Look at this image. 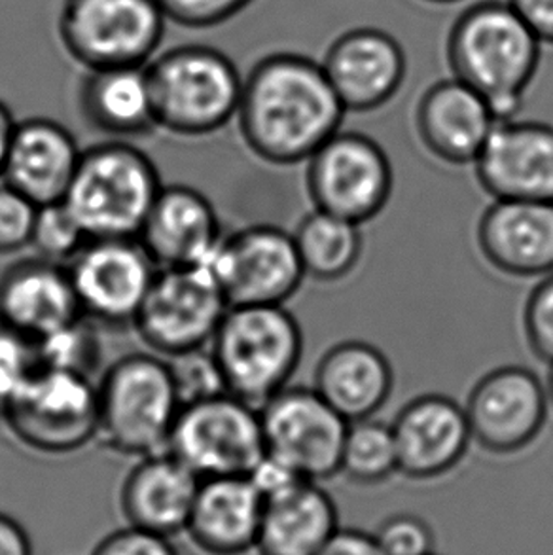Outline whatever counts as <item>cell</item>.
I'll use <instances>...</instances> for the list:
<instances>
[{
    "label": "cell",
    "mask_w": 553,
    "mask_h": 555,
    "mask_svg": "<svg viewBox=\"0 0 553 555\" xmlns=\"http://www.w3.org/2000/svg\"><path fill=\"white\" fill-rule=\"evenodd\" d=\"M167 20L184 29H213L245 12L255 0H157Z\"/></svg>",
    "instance_id": "d590c367"
},
{
    "label": "cell",
    "mask_w": 553,
    "mask_h": 555,
    "mask_svg": "<svg viewBox=\"0 0 553 555\" xmlns=\"http://www.w3.org/2000/svg\"><path fill=\"white\" fill-rule=\"evenodd\" d=\"M497 121L486 99L453 76L428 86L415 106L421 143L449 166L474 164Z\"/></svg>",
    "instance_id": "7402d4cb"
},
{
    "label": "cell",
    "mask_w": 553,
    "mask_h": 555,
    "mask_svg": "<svg viewBox=\"0 0 553 555\" xmlns=\"http://www.w3.org/2000/svg\"><path fill=\"white\" fill-rule=\"evenodd\" d=\"M395 372L382 349L349 339L322 354L313 375V389L345 420H368L387 404Z\"/></svg>",
    "instance_id": "484cf974"
},
{
    "label": "cell",
    "mask_w": 553,
    "mask_h": 555,
    "mask_svg": "<svg viewBox=\"0 0 553 555\" xmlns=\"http://www.w3.org/2000/svg\"><path fill=\"white\" fill-rule=\"evenodd\" d=\"M202 480L169 451L137 459L120 488L128 526L172 539L184 533Z\"/></svg>",
    "instance_id": "d4e9b609"
},
{
    "label": "cell",
    "mask_w": 553,
    "mask_h": 555,
    "mask_svg": "<svg viewBox=\"0 0 553 555\" xmlns=\"http://www.w3.org/2000/svg\"><path fill=\"white\" fill-rule=\"evenodd\" d=\"M263 496L248 476L202 480L188 518L190 542L205 555H245L256 548Z\"/></svg>",
    "instance_id": "cb8c5ba5"
},
{
    "label": "cell",
    "mask_w": 553,
    "mask_h": 555,
    "mask_svg": "<svg viewBox=\"0 0 553 555\" xmlns=\"http://www.w3.org/2000/svg\"><path fill=\"white\" fill-rule=\"evenodd\" d=\"M88 241V233L83 232L65 202L38 207L30 235V247L35 248L38 258L67 266Z\"/></svg>",
    "instance_id": "1f68e13d"
},
{
    "label": "cell",
    "mask_w": 553,
    "mask_h": 555,
    "mask_svg": "<svg viewBox=\"0 0 553 555\" xmlns=\"http://www.w3.org/2000/svg\"><path fill=\"white\" fill-rule=\"evenodd\" d=\"M345 114L321 61L275 52L256 61L245 76L235 121L256 158L296 166L336 135Z\"/></svg>",
    "instance_id": "6da1fadb"
},
{
    "label": "cell",
    "mask_w": 553,
    "mask_h": 555,
    "mask_svg": "<svg viewBox=\"0 0 553 555\" xmlns=\"http://www.w3.org/2000/svg\"><path fill=\"white\" fill-rule=\"evenodd\" d=\"M164 186L146 152L108 139L82 151L63 202L90 240H137Z\"/></svg>",
    "instance_id": "5b68a950"
},
{
    "label": "cell",
    "mask_w": 553,
    "mask_h": 555,
    "mask_svg": "<svg viewBox=\"0 0 553 555\" xmlns=\"http://www.w3.org/2000/svg\"><path fill=\"white\" fill-rule=\"evenodd\" d=\"M258 410L268 455L306 480L339 474L349 421L313 387H286Z\"/></svg>",
    "instance_id": "4fadbf2b"
},
{
    "label": "cell",
    "mask_w": 553,
    "mask_h": 555,
    "mask_svg": "<svg viewBox=\"0 0 553 555\" xmlns=\"http://www.w3.org/2000/svg\"><path fill=\"white\" fill-rule=\"evenodd\" d=\"M434 555H436V554H434Z\"/></svg>",
    "instance_id": "f6af8a7d"
},
{
    "label": "cell",
    "mask_w": 553,
    "mask_h": 555,
    "mask_svg": "<svg viewBox=\"0 0 553 555\" xmlns=\"http://www.w3.org/2000/svg\"><path fill=\"white\" fill-rule=\"evenodd\" d=\"M209 353L226 392L255 408L288 387L304 354V334L284 306L226 311Z\"/></svg>",
    "instance_id": "8992f818"
},
{
    "label": "cell",
    "mask_w": 553,
    "mask_h": 555,
    "mask_svg": "<svg viewBox=\"0 0 553 555\" xmlns=\"http://www.w3.org/2000/svg\"><path fill=\"white\" fill-rule=\"evenodd\" d=\"M321 65L345 113H374L387 105L408 75V57L397 37L370 25L337 35Z\"/></svg>",
    "instance_id": "2e32d148"
},
{
    "label": "cell",
    "mask_w": 553,
    "mask_h": 555,
    "mask_svg": "<svg viewBox=\"0 0 553 555\" xmlns=\"http://www.w3.org/2000/svg\"><path fill=\"white\" fill-rule=\"evenodd\" d=\"M542 46H553V0H506Z\"/></svg>",
    "instance_id": "ab89813d"
},
{
    "label": "cell",
    "mask_w": 553,
    "mask_h": 555,
    "mask_svg": "<svg viewBox=\"0 0 553 555\" xmlns=\"http://www.w3.org/2000/svg\"><path fill=\"white\" fill-rule=\"evenodd\" d=\"M157 129L182 139L215 135L240 108L245 76L213 46L184 44L146 65Z\"/></svg>",
    "instance_id": "277c9868"
},
{
    "label": "cell",
    "mask_w": 553,
    "mask_h": 555,
    "mask_svg": "<svg viewBox=\"0 0 553 555\" xmlns=\"http://www.w3.org/2000/svg\"><path fill=\"white\" fill-rule=\"evenodd\" d=\"M0 423L14 442L37 455L78 453L98 442V382L40 366L4 405Z\"/></svg>",
    "instance_id": "52a82bcc"
},
{
    "label": "cell",
    "mask_w": 553,
    "mask_h": 555,
    "mask_svg": "<svg viewBox=\"0 0 553 555\" xmlns=\"http://www.w3.org/2000/svg\"><path fill=\"white\" fill-rule=\"evenodd\" d=\"M339 529L334 499L321 481L299 480L263 499L260 555H317Z\"/></svg>",
    "instance_id": "4316f807"
},
{
    "label": "cell",
    "mask_w": 553,
    "mask_h": 555,
    "mask_svg": "<svg viewBox=\"0 0 553 555\" xmlns=\"http://www.w3.org/2000/svg\"><path fill=\"white\" fill-rule=\"evenodd\" d=\"M398 451V473L410 480H436L455 470L471 450L464 405L446 395H423L390 423Z\"/></svg>",
    "instance_id": "ac0fdd59"
},
{
    "label": "cell",
    "mask_w": 553,
    "mask_h": 555,
    "mask_svg": "<svg viewBox=\"0 0 553 555\" xmlns=\"http://www.w3.org/2000/svg\"><path fill=\"white\" fill-rule=\"evenodd\" d=\"M209 268L230 308L284 306L306 279L294 235L273 224L224 235Z\"/></svg>",
    "instance_id": "7c38bea8"
},
{
    "label": "cell",
    "mask_w": 553,
    "mask_h": 555,
    "mask_svg": "<svg viewBox=\"0 0 553 555\" xmlns=\"http://www.w3.org/2000/svg\"><path fill=\"white\" fill-rule=\"evenodd\" d=\"M540 53L542 42L506 0L466 8L446 38L449 73L486 99L499 121L516 118Z\"/></svg>",
    "instance_id": "7a4b0ae2"
},
{
    "label": "cell",
    "mask_w": 553,
    "mask_h": 555,
    "mask_svg": "<svg viewBox=\"0 0 553 555\" xmlns=\"http://www.w3.org/2000/svg\"><path fill=\"white\" fill-rule=\"evenodd\" d=\"M546 390L548 400H550V405L553 408V364H550V372H548Z\"/></svg>",
    "instance_id": "7bdbcfd3"
},
{
    "label": "cell",
    "mask_w": 553,
    "mask_h": 555,
    "mask_svg": "<svg viewBox=\"0 0 553 555\" xmlns=\"http://www.w3.org/2000/svg\"><path fill=\"white\" fill-rule=\"evenodd\" d=\"M78 108L90 129L113 141H136L157 129L146 67L86 70Z\"/></svg>",
    "instance_id": "83f0119b"
},
{
    "label": "cell",
    "mask_w": 553,
    "mask_h": 555,
    "mask_svg": "<svg viewBox=\"0 0 553 555\" xmlns=\"http://www.w3.org/2000/svg\"><path fill=\"white\" fill-rule=\"evenodd\" d=\"M182 408L171 361L129 353L98 382V442L114 455L142 459L167 451Z\"/></svg>",
    "instance_id": "3957f363"
},
{
    "label": "cell",
    "mask_w": 553,
    "mask_h": 555,
    "mask_svg": "<svg viewBox=\"0 0 553 555\" xmlns=\"http://www.w3.org/2000/svg\"><path fill=\"white\" fill-rule=\"evenodd\" d=\"M228 309L209 263L157 270L133 331L146 351L172 361L209 349Z\"/></svg>",
    "instance_id": "30bf717a"
},
{
    "label": "cell",
    "mask_w": 553,
    "mask_h": 555,
    "mask_svg": "<svg viewBox=\"0 0 553 555\" xmlns=\"http://www.w3.org/2000/svg\"><path fill=\"white\" fill-rule=\"evenodd\" d=\"M474 169L479 186L493 199L553 202V126L497 121Z\"/></svg>",
    "instance_id": "e0dca14e"
},
{
    "label": "cell",
    "mask_w": 553,
    "mask_h": 555,
    "mask_svg": "<svg viewBox=\"0 0 553 555\" xmlns=\"http://www.w3.org/2000/svg\"><path fill=\"white\" fill-rule=\"evenodd\" d=\"M524 332L531 353L553 364V273L540 279L525 301Z\"/></svg>",
    "instance_id": "836d02e7"
},
{
    "label": "cell",
    "mask_w": 553,
    "mask_h": 555,
    "mask_svg": "<svg viewBox=\"0 0 553 555\" xmlns=\"http://www.w3.org/2000/svg\"><path fill=\"white\" fill-rule=\"evenodd\" d=\"M167 22L157 0H65L57 38L86 70L146 67L164 42Z\"/></svg>",
    "instance_id": "ba28073f"
},
{
    "label": "cell",
    "mask_w": 553,
    "mask_h": 555,
    "mask_svg": "<svg viewBox=\"0 0 553 555\" xmlns=\"http://www.w3.org/2000/svg\"><path fill=\"white\" fill-rule=\"evenodd\" d=\"M317 555H385V552L375 534L339 527Z\"/></svg>",
    "instance_id": "f35d334b"
},
{
    "label": "cell",
    "mask_w": 553,
    "mask_h": 555,
    "mask_svg": "<svg viewBox=\"0 0 553 555\" xmlns=\"http://www.w3.org/2000/svg\"><path fill=\"white\" fill-rule=\"evenodd\" d=\"M374 534L385 555H434L433 527L413 514L385 519Z\"/></svg>",
    "instance_id": "8d00e7d4"
},
{
    "label": "cell",
    "mask_w": 553,
    "mask_h": 555,
    "mask_svg": "<svg viewBox=\"0 0 553 555\" xmlns=\"http://www.w3.org/2000/svg\"><path fill=\"white\" fill-rule=\"evenodd\" d=\"M82 317L67 266L27 258L0 275V323L42 341Z\"/></svg>",
    "instance_id": "44dd1931"
},
{
    "label": "cell",
    "mask_w": 553,
    "mask_h": 555,
    "mask_svg": "<svg viewBox=\"0 0 553 555\" xmlns=\"http://www.w3.org/2000/svg\"><path fill=\"white\" fill-rule=\"evenodd\" d=\"M14 114L8 108L4 101H0V177H2V169H4V162H7L8 149H10V141L14 135L15 129Z\"/></svg>",
    "instance_id": "b9f144b4"
},
{
    "label": "cell",
    "mask_w": 553,
    "mask_h": 555,
    "mask_svg": "<svg viewBox=\"0 0 553 555\" xmlns=\"http://www.w3.org/2000/svg\"><path fill=\"white\" fill-rule=\"evenodd\" d=\"M38 205L17 190L0 184V256L15 255L30 247Z\"/></svg>",
    "instance_id": "e575fe53"
},
{
    "label": "cell",
    "mask_w": 553,
    "mask_h": 555,
    "mask_svg": "<svg viewBox=\"0 0 553 555\" xmlns=\"http://www.w3.org/2000/svg\"><path fill=\"white\" fill-rule=\"evenodd\" d=\"M38 369L37 344L0 323V412Z\"/></svg>",
    "instance_id": "d6a6232c"
},
{
    "label": "cell",
    "mask_w": 553,
    "mask_h": 555,
    "mask_svg": "<svg viewBox=\"0 0 553 555\" xmlns=\"http://www.w3.org/2000/svg\"><path fill=\"white\" fill-rule=\"evenodd\" d=\"M294 235L306 278L337 283L357 270L364 253L362 225L314 209L301 218Z\"/></svg>",
    "instance_id": "f1b7e54d"
},
{
    "label": "cell",
    "mask_w": 553,
    "mask_h": 555,
    "mask_svg": "<svg viewBox=\"0 0 553 555\" xmlns=\"http://www.w3.org/2000/svg\"><path fill=\"white\" fill-rule=\"evenodd\" d=\"M167 451L200 480L248 476L266 457L260 410L230 392L190 400L180 408Z\"/></svg>",
    "instance_id": "9c48e42d"
},
{
    "label": "cell",
    "mask_w": 553,
    "mask_h": 555,
    "mask_svg": "<svg viewBox=\"0 0 553 555\" xmlns=\"http://www.w3.org/2000/svg\"><path fill=\"white\" fill-rule=\"evenodd\" d=\"M426 4H436V7H448V4H456V2H464V0H421Z\"/></svg>",
    "instance_id": "ee69618b"
},
{
    "label": "cell",
    "mask_w": 553,
    "mask_h": 555,
    "mask_svg": "<svg viewBox=\"0 0 553 555\" xmlns=\"http://www.w3.org/2000/svg\"><path fill=\"white\" fill-rule=\"evenodd\" d=\"M82 149L60 121L29 118L15 124L2 182L42 207L65 199Z\"/></svg>",
    "instance_id": "603a6c76"
},
{
    "label": "cell",
    "mask_w": 553,
    "mask_h": 555,
    "mask_svg": "<svg viewBox=\"0 0 553 555\" xmlns=\"http://www.w3.org/2000/svg\"><path fill=\"white\" fill-rule=\"evenodd\" d=\"M546 383L525 366L487 372L464 404L472 440L493 455H514L529 448L546 425Z\"/></svg>",
    "instance_id": "9a60e30c"
},
{
    "label": "cell",
    "mask_w": 553,
    "mask_h": 555,
    "mask_svg": "<svg viewBox=\"0 0 553 555\" xmlns=\"http://www.w3.org/2000/svg\"><path fill=\"white\" fill-rule=\"evenodd\" d=\"M82 317L101 328L133 326L157 268L139 240H90L67 263Z\"/></svg>",
    "instance_id": "5bb4252c"
},
{
    "label": "cell",
    "mask_w": 553,
    "mask_h": 555,
    "mask_svg": "<svg viewBox=\"0 0 553 555\" xmlns=\"http://www.w3.org/2000/svg\"><path fill=\"white\" fill-rule=\"evenodd\" d=\"M476 240L486 262L504 275L546 278L553 273V202L494 199Z\"/></svg>",
    "instance_id": "ffe728a7"
},
{
    "label": "cell",
    "mask_w": 553,
    "mask_h": 555,
    "mask_svg": "<svg viewBox=\"0 0 553 555\" xmlns=\"http://www.w3.org/2000/svg\"><path fill=\"white\" fill-rule=\"evenodd\" d=\"M0 555H33L29 533L4 512H0Z\"/></svg>",
    "instance_id": "60d3db41"
},
{
    "label": "cell",
    "mask_w": 553,
    "mask_h": 555,
    "mask_svg": "<svg viewBox=\"0 0 553 555\" xmlns=\"http://www.w3.org/2000/svg\"><path fill=\"white\" fill-rule=\"evenodd\" d=\"M91 555H180L171 539L139 527H124L106 534Z\"/></svg>",
    "instance_id": "74e56055"
},
{
    "label": "cell",
    "mask_w": 553,
    "mask_h": 555,
    "mask_svg": "<svg viewBox=\"0 0 553 555\" xmlns=\"http://www.w3.org/2000/svg\"><path fill=\"white\" fill-rule=\"evenodd\" d=\"M306 164L314 209L362 225L387 207L395 175L387 152L372 137L337 131Z\"/></svg>",
    "instance_id": "8fae6325"
},
{
    "label": "cell",
    "mask_w": 553,
    "mask_h": 555,
    "mask_svg": "<svg viewBox=\"0 0 553 555\" xmlns=\"http://www.w3.org/2000/svg\"><path fill=\"white\" fill-rule=\"evenodd\" d=\"M397 473V442L390 425L374 417L349 423L339 474L357 486H377Z\"/></svg>",
    "instance_id": "f546056e"
},
{
    "label": "cell",
    "mask_w": 553,
    "mask_h": 555,
    "mask_svg": "<svg viewBox=\"0 0 553 555\" xmlns=\"http://www.w3.org/2000/svg\"><path fill=\"white\" fill-rule=\"evenodd\" d=\"M99 324L80 317L75 323L38 341L40 366L75 372L93 379L103 359V341L99 338Z\"/></svg>",
    "instance_id": "4dcf8cb0"
},
{
    "label": "cell",
    "mask_w": 553,
    "mask_h": 555,
    "mask_svg": "<svg viewBox=\"0 0 553 555\" xmlns=\"http://www.w3.org/2000/svg\"><path fill=\"white\" fill-rule=\"evenodd\" d=\"M157 270L207 266L224 240L215 205L187 184L162 188L139 232Z\"/></svg>",
    "instance_id": "d6986e66"
}]
</instances>
